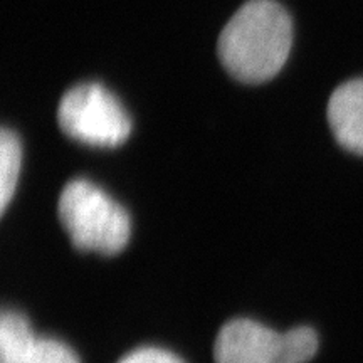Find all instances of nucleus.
<instances>
[{"label":"nucleus","mask_w":363,"mask_h":363,"mask_svg":"<svg viewBox=\"0 0 363 363\" xmlns=\"http://www.w3.org/2000/svg\"><path fill=\"white\" fill-rule=\"evenodd\" d=\"M293 21L276 0H249L230 17L217 40V54L234 79L261 84L288 61Z\"/></svg>","instance_id":"nucleus-1"},{"label":"nucleus","mask_w":363,"mask_h":363,"mask_svg":"<svg viewBox=\"0 0 363 363\" xmlns=\"http://www.w3.org/2000/svg\"><path fill=\"white\" fill-rule=\"evenodd\" d=\"M57 214L79 251L116 256L128 246V212L93 182L76 179L66 184L57 202Z\"/></svg>","instance_id":"nucleus-2"},{"label":"nucleus","mask_w":363,"mask_h":363,"mask_svg":"<svg viewBox=\"0 0 363 363\" xmlns=\"http://www.w3.org/2000/svg\"><path fill=\"white\" fill-rule=\"evenodd\" d=\"M318 350V335L308 326L286 333L257 321H227L214 343L216 363H306Z\"/></svg>","instance_id":"nucleus-3"},{"label":"nucleus","mask_w":363,"mask_h":363,"mask_svg":"<svg viewBox=\"0 0 363 363\" xmlns=\"http://www.w3.org/2000/svg\"><path fill=\"white\" fill-rule=\"evenodd\" d=\"M62 133L98 148H116L131 135V120L123 104L99 83L78 84L66 91L57 108Z\"/></svg>","instance_id":"nucleus-4"},{"label":"nucleus","mask_w":363,"mask_h":363,"mask_svg":"<svg viewBox=\"0 0 363 363\" xmlns=\"http://www.w3.org/2000/svg\"><path fill=\"white\" fill-rule=\"evenodd\" d=\"M0 363H81L71 347L39 337L22 313L6 310L0 318Z\"/></svg>","instance_id":"nucleus-5"},{"label":"nucleus","mask_w":363,"mask_h":363,"mask_svg":"<svg viewBox=\"0 0 363 363\" xmlns=\"http://www.w3.org/2000/svg\"><path fill=\"white\" fill-rule=\"evenodd\" d=\"M326 115L335 140L363 157V78L340 84L331 94Z\"/></svg>","instance_id":"nucleus-6"},{"label":"nucleus","mask_w":363,"mask_h":363,"mask_svg":"<svg viewBox=\"0 0 363 363\" xmlns=\"http://www.w3.org/2000/svg\"><path fill=\"white\" fill-rule=\"evenodd\" d=\"M22 165V145L13 131L0 133V212H6L16 194Z\"/></svg>","instance_id":"nucleus-7"},{"label":"nucleus","mask_w":363,"mask_h":363,"mask_svg":"<svg viewBox=\"0 0 363 363\" xmlns=\"http://www.w3.org/2000/svg\"><path fill=\"white\" fill-rule=\"evenodd\" d=\"M118 363H184L179 357L172 352L162 350L155 347H145L138 350L130 352Z\"/></svg>","instance_id":"nucleus-8"}]
</instances>
